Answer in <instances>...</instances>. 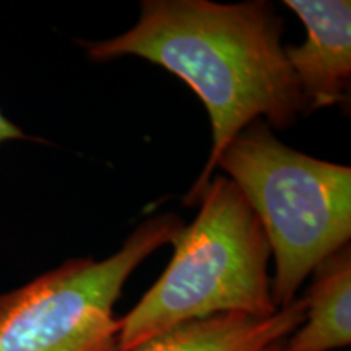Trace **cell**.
Segmentation results:
<instances>
[{"instance_id": "obj_8", "label": "cell", "mask_w": 351, "mask_h": 351, "mask_svg": "<svg viewBox=\"0 0 351 351\" xmlns=\"http://www.w3.org/2000/svg\"><path fill=\"white\" fill-rule=\"evenodd\" d=\"M28 138L25 135V132L20 129L19 125L13 124L12 121H8L0 111V143L8 142V140H23Z\"/></svg>"}, {"instance_id": "obj_5", "label": "cell", "mask_w": 351, "mask_h": 351, "mask_svg": "<svg viewBox=\"0 0 351 351\" xmlns=\"http://www.w3.org/2000/svg\"><path fill=\"white\" fill-rule=\"evenodd\" d=\"M285 5L307 32L300 46L285 47L307 109L345 104L351 82L350 0H287Z\"/></svg>"}, {"instance_id": "obj_6", "label": "cell", "mask_w": 351, "mask_h": 351, "mask_svg": "<svg viewBox=\"0 0 351 351\" xmlns=\"http://www.w3.org/2000/svg\"><path fill=\"white\" fill-rule=\"evenodd\" d=\"M304 317L302 296L270 315L221 314L182 324L134 351H287Z\"/></svg>"}, {"instance_id": "obj_2", "label": "cell", "mask_w": 351, "mask_h": 351, "mask_svg": "<svg viewBox=\"0 0 351 351\" xmlns=\"http://www.w3.org/2000/svg\"><path fill=\"white\" fill-rule=\"evenodd\" d=\"M171 244L174 254L163 275L119 319L117 351H134L194 320L278 311L271 298L269 239L230 178L210 181L195 221Z\"/></svg>"}, {"instance_id": "obj_1", "label": "cell", "mask_w": 351, "mask_h": 351, "mask_svg": "<svg viewBox=\"0 0 351 351\" xmlns=\"http://www.w3.org/2000/svg\"><path fill=\"white\" fill-rule=\"evenodd\" d=\"M283 20L263 0H145L134 28L85 43L95 60L137 56L187 83L212 121V152L186 205L200 204L221 153L236 135L262 119L293 125L307 104L282 46Z\"/></svg>"}, {"instance_id": "obj_4", "label": "cell", "mask_w": 351, "mask_h": 351, "mask_svg": "<svg viewBox=\"0 0 351 351\" xmlns=\"http://www.w3.org/2000/svg\"><path fill=\"white\" fill-rule=\"evenodd\" d=\"M184 228L176 215L148 218L104 261L70 258L0 295V351H117L114 304L134 270Z\"/></svg>"}, {"instance_id": "obj_3", "label": "cell", "mask_w": 351, "mask_h": 351, "mask_svg": "<svg viewBox=\"0 0 351 351\" xmlns=\"http://www.w3.org/2000/svg\"><path fill=\"white\" fill-rule=\"evenodd\" d=\"M228 173L265 231L275 258L271 298L285 307L302 282L351 238V168L293 150L254 121L223 150Z\"/></svg>"}, {"instance_id": "obj_7", "label": "cell", "mask_w": 351, "mask_h": 351, "mask_svg": "<svg viewBox=\"0 0 351 351\" xmlns=\"http://www.w3.org/2000/svg\"><path fill=\"white\" fill-rule=\"evenodd\" d=\"M306 317L287 351H332L351 343V247L332 254L313 270L304 296Z\"/></svg>"}]
</instances>
